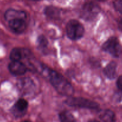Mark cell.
<instances>
[{
    "label": "cell",
    "instance_id": "6da1fadb",
    "mask_svg": "<svg viewBox=\"0 0 122 122\" xmlns=\"http://www.w3.org/2000/svg\"><path fill=\"white\" fill-rule=\"evenodd\" d=\"M43 70L51 85L59 94L67 97H71L73 95L74 92V88L69 81L62 75L47 67H45Z\"/></svg>",
    "mask_w": 122,
    "mask_h": 122
},
{
    "label": "cell",
    "instance_id": "7a4b0ae2",
    "mask_svg": "<svg viewBox=\"0 0 122 122\" xmlns=\"http://www.w3.org/2000/svg\"><path fill=\"white\" fill-rule=\"evenodd\" d=\"M66 33L69 39L77 41L83 38L84 34V28L81 23L75 19L68 21L66 25Z\"/></svg>",
    "mask_w": 122,
    "mask_h": 122
},
{
    "label": "cell",
    "instance_id": "3957f363",
    "mask_svg": "<svg viewBox=\"0 0 122 122\" xmlns=\"http://www.w3.org/2000/svg\"><path fill=\"white\" fill-rule=\"evenodd\" d=\"M100 11V7L95 1L87 0L80 11V17L84 20L90 21L94 20Z\"/></svg>",
    "mask_w": 122,
    "mask_h": 122
},
{
    "label": "cell",
    "instance_id": "277c9868",
    "mask_svg": "<svg viewBox=\"0 0 122 122\" xmlns=\"http://www.w3.org/2000/svg\"><path fill=\"white\" fill-rule=\"evenodd\" d=\"M65 103L69 107L86 109L98 110L99 108V104L96 102L83 97H69V98L65 100Z\"/></svg>",
    "mask_w": 122,
    "mask_h": 122
},
{
    "label": "cell",
    "instance_id": "5b68a950",
    "mask_svg": "<svg viewBox=\"0 0 122 122\" xmlns=\"http://www.w3.org/2000/svg\"><path fill=\"white\" fill-rule=\"evenodd\" d=\"M102 50L115 58H118L122 54V47L117 38L112 36L105 41Z\"/></svg>",
    "mask_w": 122,
    "mask_h": 122
},
{
    "label": "cell",
    "instance_id": "8992f818",
    "mask_svg": "<svg viewBox=\"0 0 122 122\" xmlns=\"http://www.w3.org/2000/svg\"><path fill=\"white\" fill-rule=\"evenodd\" d=\"M28 107V102L26 100L20 98L16 102L14 106L11 108L12 114L16 118L24 116L26 113Z\"/></svg>",
    "mask_w": 122,
    "mask_h": 122
},
{
    "label": "cell",
    "instance_id": "52a82bcc",
    "mask_svg": "<svg viewBox=\"0 0 122 122\" xmlns=\"http://www.w3.org/2000/svg\"><path fill=\"white\" fill-rule=\"evenodd\" d=\"M8 70L13 76L25 75L28 70L26 66L20 61H11L8 64Z\"/></svg>",
    "mask_w": 122,
    "mask_h": 122
},
{
    "label": "cell",
    "instance_id": "ba28073f",
    "mask_svg": "<svg viewBox=\"0 0 122 122\" xmlns=\"http://www.w3.org/2000/svg\"><path fill=\"white\" fill-rule=\"evenodd\" d=\"M17 87L19 91L24 95L31 94L35 89V84L29 77L20 79L17 82Z\"/></svg>",
    "mask_w": 122,
    "mask_h": 122
},
{
    "label": "cell",
    "instance_id": "9c48e42d",
    "mask_svg": "<svg viewBox=\"0 0 122 122\" xmlns=\"http://www.w3.org/2000/svg\"><path fill=\"white\" fill-rule=\"evenodd\" d=\"M8 26L13 32L16 33H22L27 28V23L25 19H13L8 21Z\"/></svg>",
    "mask_w": 122,
    "mask_h": 122
},
{
    "label": "cell",
    "instance_id": "30bf717a",
    "mask_svg": "<svg viewBox=\"0 0 122 122\" xmlns=\"http://www.w3.org/2000/svg\"><path fill=\"white\" fill-rule=\"evenodd\" d=\"M27 17V14L25 11L23 10L9 8L5 12L4 18L7 21H10L13 19H22L26 20Z\"/></svg>",
    "mask_w": 122,
    "mask_h": 122
},
{
    "label": "cell",
    "instance_id": "8fae6325",
    "mask_svg": "<svg viewBox=\"0 0 122 122\" xmlns=\"http://www.w3.org/2000/svg\"><path fill=\"white\" fill-rule=\"evenodd\" d=\"M29 52L27 50L21 49L19 48H14L11 51L10 54V59L11 61H20L25 57H28Z\"/></svg>",
    "mask_w": 122,
    "mask_h": 122
},
{
    "label": "cell",
    "instance_id": "7c38bea8",
    "mask_svg": "<svg viewBox=\"0 0 122 122\" xmlns=\"http://www.w3.org/2000/svg\"><path fill=\"white\" fill-rule=\"evenodd\" d=\"M117 64L115 61H111L104 69V73L108 79H114L117 76Z\"/></svg>",
    "mask_w": 122,
    "mask_h": 122
},
{
    "label": "cell",
    "instance_id": "4fadbf2b",
    "mask_svg": "<svg viewBox=\"0 0 122 122\" xmlns=\"http://www.w3.org/2000/svg\"><path fill=\"white\" fill-rule=\"evenodd\" d=\"M44 11L45 15L51 19L58 20L61 17V9L54 6H47L45 8Z\"/></svg>",
    "mask_w": 122,
    "mask_h": 122
},
{
    "label": "cell",
    "instance_id": "5bb4252c",
    "mask_svg": "<svg viewBox=\"0 0 122 122\" xmlns=\"http://www.w3.org/2000/svg\"><path fill=\"white\" fill-rule=\"evenodd\" d=\"M99 118L102 122H116V117L114 112L110 109H105L99 113Z\"/></svg>",
    "mask_w": 122,
    "mask_h": 122
},
{
    "label": "cell",
    "instance_id": "9a60e30c",
    "mask_svg": "<svg viewBox=\"0 0 122 122\" xmlns=\"http://www.w3.org/2000/svg\"><path fill=\"white\" fill-rule=\"evenodd\" d=\"M59 119L60 122H77L73 114L67 110L61 112L59 114Z\"/></svg>",
    "mask_w": 122,
    "mask_h": 122
},
{
    "label": "cell",
    "instance_id": "2e32d148",
    "mask_svg": "<svg viewBox=\"0 0 122 122\" xmlns=\"http://www.w3.org/2000/svg\"><path fill=\"white\" fill-rule=\"evenodd\" d=\"M37 42L38 48L42 51H44V50H45L47 47L48 44H49V42H48L47 38H45V36L43 35L38 36Z\"/></svg>",
    "mask_w": 122,
    "mask_h": 122
},
{
    "label": "cell",
    "instance_id": "e0dca14e",
    "mask_svg": "<svg viewBox=\"0 0 122 122\" xmlns=\"http://www.w3.org/2000/svg\"><path fill=\"white\" fill-rule=\"evenodd\" d=\"M113 5L116 10L122 15V0H114Z\"/></svg>",
    "mask_w": 122,
    "mask_h": 122
},
{
    "label": "cell",
    "instance_id": "ac0fdd59",
    "mask_svg": "<svg viewBox=\"0 0 122 122\" xmlns=\"http://www.w3.org/2000/svg\"><path fill=\"white\" fill-rule=\"evenodd\" d=\"M116 85H117V87L118 88V89L120 91H122V75L117 79Z\"/></svg>",
    "mask_w": 122,
    "mask_h": 122
},
{
    "label": "cell",
    "instance_id": "d6986e66",
    "mask_svg": "<svg viewBox=\"0 0 122 122\" xmlns=\"http://www.w3.org/2000/svg\"><path fill=\"white\" fill-rule=\"evenodd\" d=\"M117 25H118V29L120 31H122V19H120L118 21L117 23Z\"/></svg>",
    "mask_w": 122,
    "mask_h": 122
},
{
    "label": "cell",
    "instance_id": "ffe728a7",
    "mask_svg": "<svg viewBox=\"0 0 122 122\" xmlns=\"http://www.w3.org/2000/svg\"><path fill=\"white\" fill-rule=\"evenodd\" d=\"M88 122H100L98 121V120H89Z\"/></svg>",
    "mask_w": 122,
    "mask_h": 122
},
{
    "label": "cell",
    "instance_id": "44dd1931",
    "mask_svg": "<svg viewBox=\"0 0 122 122\" xmlns=\"http://www.w3.org/2000/svg\"><path fill=\"white\" fill-rule=\"evenodd\" d=\"M92 1H105L106 0H92Z\"/></svg>",
    "mask_w": 122,
    "mask_h": 122
},
{
    "label": "cell",
    "instance_id": "7402d4cb",
    "mask_svg": "<svg viewBox=\"0 0 122 122\" xmlns=\"http://www.w3.org/2000/svg\"><path fill=\"white\" fill-rule=\"evenodd\" d=\"M21 122H32L29 121V120H24V121H22Z\"/></svg>",
    "mask_w": 122,
    "mask_h": 122
},
{
    "label": "cell",
    "instance_id": "603a6c76",
    "mask_svg": "<svg viewBox=\"0 0 122 122\" xmlns=\"http://www.w3.org/2000/svg\"><path fill=\"white\" fill-rule=\"evenodd\" d=\"M29 1H39L41 0H29Z\"/></svg>",
    "mask_w": 122,
    "mask_h": 122
}]
</instances>
